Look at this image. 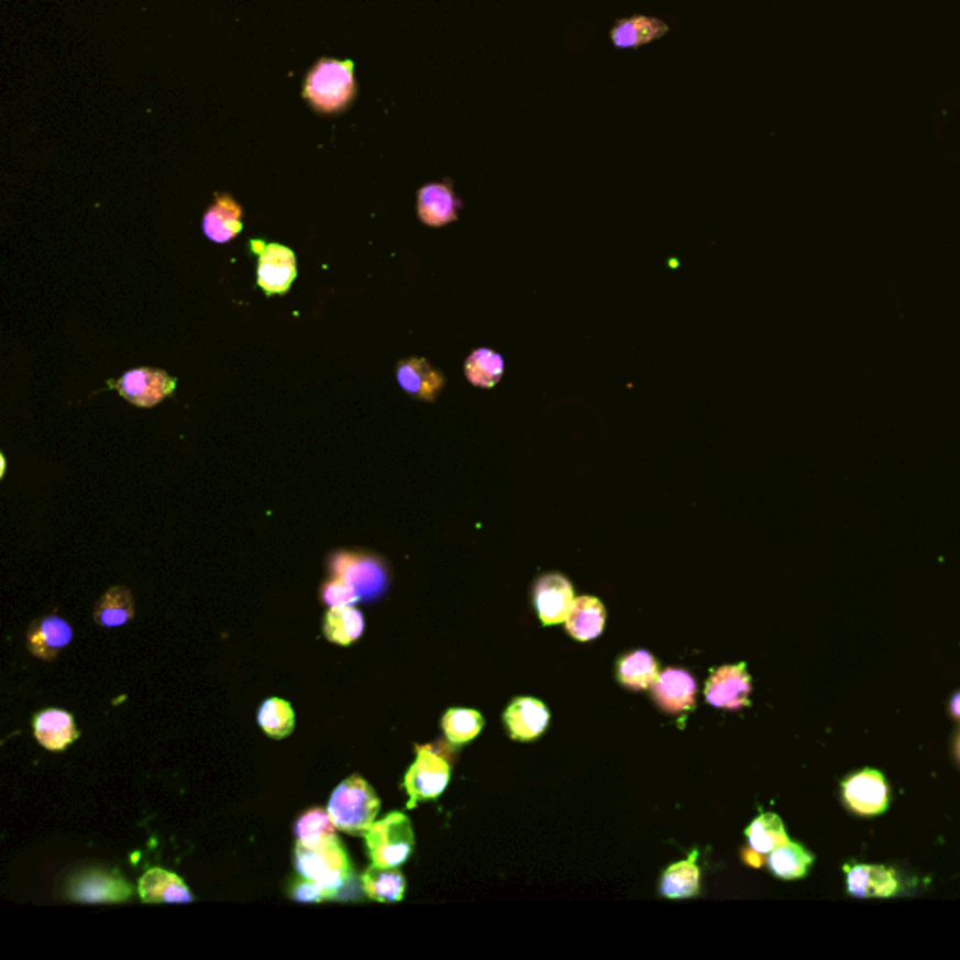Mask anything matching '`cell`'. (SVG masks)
<instances>
[{
	"instance_id": "cell-17",
	"label": "cell",
	"mask_w": 960,
	"mask_h": 960,
	"mask_svg": "<svg viewBox=\"0 0 960 960\" xmlns=\"http://www.w3.org/2000/svg\"><path fill=\"white\" fill-rule=\"evenodd\" d=\"M744 835H747V848L743 859L752 867L765 865L768 856L788 840L783 820L773 813L758 816L757 820L747 827Z\"/></svg>"
},
{
	"instance_id": "cell-33",
	"label": "cell",
	"mask_w": 960,
	"mask_h": 960,
	"mask_svg": "<svg viewBox=\"0 0 960 960\" xmlns=\"http://www.w3.org/2000/svg\"><path fill=\"white\" fill-rule=\"evenodd\" d=\"M446 739L452 744L470 743L483 730L484 719L481 713L465 707H452L441 720Z\"/></svg>"
},
{
	"instance_id": "cell-24",
	"label": "cell",
	"mask_w": 960,
	"mask_h": 960,
	"mask_svg": "<svg viewBox=\"0 0 960 960\" xmlns=\"http://www.w3.org/2000/svg\"><path fill=\"white\" fill-rule=\"evenodd\" d=\"M606 608L597 597H578L566 617V632L578 642H592L603 635Z\"/></svg>"
},
{
	"instance_id": "cell-27",
	"label": "cell",
	"mask_w": 960,
	"mask_h": 960,
	"mask_svg": "<svg viewBox=\"0 0 960 960\" xmlns=\"http://www.w3.org/2000/svg\"><path fill=\"white\" fill-rule=\"evenodd\" d=\"M659 674V662L648 651H632L617 662V680L630 691H648Z\"/></svg>"
},
{
	"instance_id": "cell-16",
	"label": "cell",
	"mask_w": 960,
	"mask_h": 960,
	"mask_svg": "<svg viewBox=\"0 0 960 960\" xmlns=\"http://www.w3.org/2000/svg\"><path fill=\"white\" fill-rule=\"evenodd\" d=\"M503 719L509 728L510 738L516 741H533L541 738L550 725V711L541 699L523 696L510 702Z\"/></svg>"
},
{
	"instance_id": "cell-9",
	"label": "cell",
	"mask_w": 960,
	"mask_h": 960,
	"mask_svg": "<svg viewBox=\"0 0 960 960\" xmlns=\"http://www.w3.org/2000/svg\"><path fill=\"white\" fill-rule=\"evenodd\" d=\"M177 387V382L167 376L166 372L156 368H135L126 372L117 382V390L124 400L137 408H153L166 400Z\"/></svg>"
},
{
	"instance_id": "cell-20",
	"label": "cell",
	"mask_w": 960,
	"mask_h": 960,
	"mask_svg": "<svg viewBox=\"0 0 960 960\" xmlns=\"http://www.w3.org/2000/svg\"><path fill=\"white\" fill-rule=\"evenodd\" d=\"M137 891L141 901L146 904H188L194 901L183 878L158 867L148 869L140 878Z\"/></svg>"
},
{
	"instance_id": "cell-34",
	"label": "cell",
	"mask_w": 960,
	"mask_h": 960,
	"mask_svg": "<svg viewBox=\"0 0 960 960\" xmlns=\"http://www.w3.org/2000/svg\"><path fill=\"white\" fill-rule=\"evenodd\" d=\"M257 722L268 738L286 739L295 728V713L286 699L268 698L263 702Z\"/></svg>"
},
{
	"instance_id": "cell-29",
	"label": "cell",
	"mask_w": 960,
	"mask_h": 960,
	"mask_svg": "<svg viewBox=\"0 0 960 960\" xmlns=\"http://www.w3.org/2000/svg\"><path fill=\"white\" fill-rule=\"evenodd\" d=\"M696 856L698 853H693L687 861L675 863L664 871L661 880L662 897L677 901V898H691L698 895L702 874L696 867Z\"/></svg>"
},
{
	"instance_id": "cell-23",
	"label": "cell",
	"mask_w": 960,
	"mask_h": 960,
	"mask_svg": "<svg viewBox=\"0 0 960 960\" xmlns=\"http://www.w3.org/2000/svg\"><path fill=\"white\" fill-rule=\"evenodd\" d=\"M34 736L38 743L52 752H63L79 738L76 720L70 713L45 709L34 717Z\"/></svg>"
},
{
	"instance_id": "cell-14",
	"label": "cell",
	"mask_w": 960,
	"mask_h": 960,
	"mask_svg": "<svg viewBox=\"0 0 960 960\" xmlns=\"http://www.w3.org/2000/svg\"><path fill=\"white\" fill-rule=\"evenodd\" d=\"M666 34H670L669 23L653 15L635 13L629 18L617 20L608 32V38L614 49L627 52V49H640L643 45L653 44L656 40L664 38Z\"/></svg>"
},
{
	"instance_id": "cell-19",
	"label": "cell",
	"mask_w": 960,
	"mask_h": 960,
	"mask_svg": "<svg viewBox=\"0 0 960 960\" xmlns=\"http://www.w3.org/2000/svg\"><path fill=\"white\" fill-rule=\"evenodd\" d=\"M396 379L409 396L422 401H435L445 387V376L433 368L427 358L401 361L396 369Z\"/></svg>"
},
{
	"instance_id": "cell-8",
	"label": "cell",
	"mask_w": 960,
	"mask_h": 960,
	"mask_svg": "<svg viewBox=\"0 0 960 960\" xmlns=\"http://www.w3.org/2000/svg\"><path fill=\"white\" fill-rule=\"evenodd\" d=\"M842 799L856 815H882L890 807V784L878 771H859L842 783Z\"/></svg>"
},
{
	"instance_id": "cell-2",
	"label": "cell",
	"mask_w": 960,
	"mask_h": 960,
	"mask_svg": "<svg viewBox=\"0 0 960 960\" xmlns=\"http://www.w3.org/2000/svg\"><path fill=\"white\" fill-rule=\"evenodd\" d=\"M327 810L340 831L364 835L376 821L382 802L363 776L351 775L332 792Z\"/></svg>"
},
{
	"instance_id": "cell-5",
	"label": "cell",
	"mask_w": 960,
	"mask_h": 960,
	"mask_svg": "<svg viewBox=\"0 0 960 960\" xmlns=\"http://www.w3.org/2000/svg\"><path fill=\"white\" fill-rule=\"evenodd\" d=\"M329 571L332 576L345 580L355 587L358 597L364 603H372L382 597L388 587V569L382 558L366 552L332 553L329 560Z\"/></svg>"
},
{
	"instance_id": "cell-26",
	"label": "cell",
	"mask_w": 960,
	"mask_h": 960,
	"mask_svg": "<svg viewBox=\"0 0 960 960\" xmlns=\"http://www.w3.org/2000/svg\"><path fill=\"white\" fill-rule=\"evenodd\" d=\"M364 617L353 606H332L324 616L323 635L329 642L347 648L363 637Z\"/></svg>"
},
{
	"instance_id": "cell-35",
	"label": "cell",
	"mask_w": 960,
	"mask_h": 960,
	"mask_svg": "<svg viewBox=\"0 0 960 960\" xmlns=\"http://www.w3.org/2000/svg\"><path fill=\"white\" fill-rule=\"evenodd\" d=\"M321 598H323L324 605L329 606V608H332V606H353L361 600L358 593L355 592V587L347 584L345 580L338 578V576H332L331 580L324 582L323 589H321Z\"/></svg>"
},
{
	"instance_id": "cell-28",
	"label": "cell",
	"mask_w": 960,
	"mask_h": 960,
	"mask_svg": "<svg viewBox=\"0 0 960 960\" xmlns=\"http://www.w3.org/2000/svg\"><path fill=\"white\" fill-rule=\"evenodd\" d=\"M813 861H815L813 853L805 850L802 845L788 839L768 856L765 865L770 867V871L775 876L783 878V880H797V878L807 876Z\"/></svg>"
},
{
	"instance_id": "cell-36",
	"label": "cell",
	"mask_w": 960,
	"mask_h": 960,
	"mask_svg": "<svg viewBox=\"0 0 960 960\" xmlns=\"http://www.w3.org/2000/svg\"><path fill=\"white\" fill-rule=\"evenodd\" d=\"M291 897L297 903H324V901H334L338 897V891L305 878L302 882L293 885Z\"/></svg>"
},
{
	"instance_id": "cell-15",
	"label": "cell",
	"mask_w": 960,
	"mask_h": 960,
	"mask_svg": "<svg viewBox=\"0 0 960 960\" xmlns=\"http://www.w3.org/2000/svg\"><path fill=\"white\" fill-rule=\"evenodd\" d=\"M696 681L687 670H664L656 677L651 694L656 706L666 713H683L694 709L696 704Z\"/></svg>"
},
{
	"instance_id": "cell-4",
	"label": "cell",
	"mask_w": 960,
	"mask_h": 960,
	"mask_svg": "<svg viewBox=\"0 0 960 960\" xmlns=\"http://www.w3.org/2000/svg\"><path fill=\"white\" fill-rule=\"evenodd\" d=\"M295 867L300 876L340 891L350 884L351 863L340 840L331 845L306 846L297 840L295 846Z\"/></svg>"
},
{
	"instance_id": "cell-31",
	"label": "cell",
	"mask_w": 960,
	"mask_h": 960,
	"mask_svg": "<svg viewBox=\"0 0 960 960\" xmlns=\"http://www.w3.org/2000/svg\"><path fill=\"white\" fill-rule=\"evenodd\" d=\"M338 827L334 826L329 810L324 808H308L305 815L299 816L295 824L297 840L306 846L331 845L338 839Z\"/></svg>"
},
{
	"instance_id": "cell-21",
	"label": "cell",
	"mask_w": 960,
	"mask_h": 960,
	"mask_svg": "<svg viewBox=\"0 0 960 960\" xmlns=\"http://www.w3.org/2000/svg\"><path fill=\"white\" fill-rule=\"evenodd\" d=\"M848 891L858 898H887L898 891L897 874L890 867L856 865L846 867Z\"/></svg>"
},
{
	"instance_id": "cell-1",
	"label": "cell",
	"mask_w": 960,
	"mask_h": 960,
	"mask_svg": "<svg viewBox=\"0 0 960 960\" xmlns=\"http://www.w3.org/2000/svg\"><path fill=\"white\" fill-rule=\"evenodd\" d=\"M353 68L347 58H319L306 76L302 98L319 113L344 111L356 95Z\"/></svg>"
},
{
	"instance_id": "cell-10",
	"label": "cell",
	"mask_w": 960,
	"mask_h": 960,
	"mask_svg": "<svg viewBox=\"0 0 960 960\" xmlns=\"http://www.w3.org/2000/svg\"><path fill=\"white\" fill-rule=\"evenodd\" d=\"M751 675L744 664L720 666L707 680L706 699L713 707L720 709H741L751 704Z\"/></svg>"
},
{
	"instance_id": "cell-3",
	"label": "cell",
	"mask_w": 960,
	"mask_h": 960,
	"mask_svg": "<svg viewBox=\"0 0 960 960\" xmlns=\"http://www.w3.org/2000/svg\"><path fill=\"white\" fill-rule=\"evenodd\" d=\"M372 863L382 867H400L408 861L415 848L411 820L404 813H390L383 820L374 821L364 834Z\"/></svg>"
},
{
	"instance_id": "cell-11",
	"label": "cell",
	"mask_w": 960,
	"mask_h": 960,
	"mask_svg": "<svg viewBox=\"0 0 960 960\" xmlns=\"http://www.w3.org/2000/svg\"><path fill=\"white\" fill-rule=\"evenodd\" d=\"M462 207L464 203L449 178L441 183H428L417 191V214L420 222L430 228H443L456 222Z\"/></svg>"
},
{
	"instance_id": "cell-18",
	"label": "cell",
	"mask_w": 960,
	"mask_h": 960,
	"mask_svg": "<svg viewBox=\"0 0 960 960\" xmlns=\"http://www.w3.org/2000/svg\"><path fill=\"white\" fill-rule=\"evenodd\" d=\"M70 625L58 616H42L26 630V648L40 661L49 662L71 642Z\"/></svg>"
},
{
	"instance_id": "cell-25",
	"label": "cell",
	"mask_w": 960,
	"mask_h": 960,
	"mask_svg": "<svg viewBox=\"0 0 960 960\" xmlns=\"http://www.w3.org/2000/svg\"><path fill=\"white\" fill-rule=\"evenodd\" d=\"M363 891L366 897L377 903H400L406 895V878L398 867L374 865L363 874Z\"/></svg>"
},
{
	"instance_id": "cell-38",
	"label": "cell",
	"mask_w": 960,
	"mask_h": 960,
	"mask_svg": "<svg viewBox=\"0 0 960 960\" xmlns=\"http://www.w3.org/2000/svg\"><path fill=\"white\" fill-rule=\"evenodd\" d=\"M955 757H957V762L960 763V736L957 738V743H955Z\"/></svg>"
},
{
	"instance_id": "cell-13",
	"label": "cell",
	"mask_w": 960,
	"mask_h": 960,
	"mask_svg": "<svg viewBox=\"0 0 960 960\" xmlns=\"http://www.w3.org/2000/svg\"><path fill=\"white\" fill-rule=\"evenodd\" d=\"M297 278V257L284 244H265L257 263V286L265 295H286Z\"/></svg>"
},
{
	"instance_id": "cell-32",
	"label": "cell",
	"mask_w": 960,
	"mask_h": 960,
	"mask_svg": "<svg viewBox=\"0 0 960 960\" xmlns=\"http://www.w3.org/2000/svg\"><path fill=\"white\" fill-rule=\"evenodd\" d=\"M505 372V361L497 351L483 350L473 351L467 361H465V377L471 385L481 388L496 387Z\"/></svg>"
},
{
	"instance_id": "cell-22",
	"label": "cell",
	"mask_w": 960,
	"mask_h": 960,
	"mask_svg": "<svg viewBox=\"0 0 960 960\" xmlns=\"http://www.w3.org/2000/svg\"><path fill=\"white\" fill-rule=\"evenodd\" d=\"M242 231V207L230 194H217L203 217V233L218 244L233 241Z\"/></svg>"
},
{
	"instance_id": "cell-7",
	"label": "cell",
	"mask_w": 960,
	"mask_h": 960,
	"mask_svg": "<svg viewBox=\"0 0 960 960\" xmlns=\"http://www.w3.org/2000/svg\"><path fill=\"white\" fill-rule=\"evenodd\" d=\"M66 893L74 903L121 904L134 895V887L121 872L92 869L71 876Z\"/></svg>"
},
{
	"instance_id": "cell-6",
	"label": "cell",
	"mask_w": 960,
	"mask_h": 960,
	"mask_svg": "<svg viewBox=\"0 0 960 960\" xmlns=\"http://www.w3.org/2000/svg\"><path fill=\"white\" fill-rule=\"evenodd\" d=\"M451 781V762L433 744H417V760L404 779L408 790V808L417 803L438 799Z\"/></svg>"
},
{
	"instance_id": "cell-30",
	"label": "cell",
	"mask_w": 960,
	"mask_h": 960,
	"mask_svg": "<svg viewBox=\"0 0 960 960\" xmlns=\"http://www.w3.org/2000/svg\"><path fill=\"white\" fill-rule=\"evenodd\" d=\"M134 619V598L124 585H115L103 593L95 608V621L108 629L122 627Z\"/></svg>"
},
{
	"instance_id": "cell-37",
	"label": "cell",
	"mask_w": 960,
	"mask_h": 960,
	"mask_svg": "<svg viewBox=\"0 0 960 960\" xmlns=\"http://www.w3.org/2000/svg\"><path fill=\"white\" fill-rule=\"evenodd\" d=\"M951 715L955 719L960 720V693L955 694L953 699H951Z\"/></svg>"
},
{
	"instance_id": "cell-12",
	"label": "cell",
	"mask_w": 960,
	"mask_h": 960,
	"mask_svg": "<svg viewBox=\"0 0 960 960\" xmlns=\"http://www.w3.org/2000/svg\"><path fill=\"white\" fill-rule=\"evenodd\" d=\"M574 600V587L563 574H544L537 580L533 603L537 614L544 625H560L566 621Z\"/></svg>"
}]
</instances>
